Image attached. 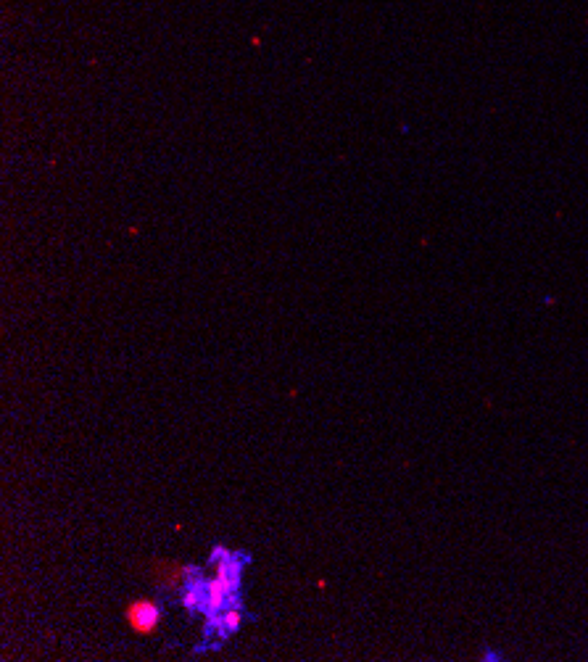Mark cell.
<instances>
[{"mask_svg": "<svg viewBox=\"0 0 588 662\" xmlns=\"http://www.w3.org/2000/svg\"><path fill=\"white\" fill-rule=\"evenodd\" d=\"M204 599H206V581L204 578H198V575H193V581L185 583V589H182V604H185L188 610H201Z\"/></svg>", "mask_w": 588, "mask_h": 662, "instance_id": "cell-3", "label": "cell"}, {"mask_svg": "<svg viewBox=\"0 0 588 662\" xmlns=\"http://www.w3.org/2000/svg\"><path fill=\"white\" fill-rule=\"evenodd\" d=\"M124 618H127V626L135 633H140V636H151V633L159 631L161 626L159 604L151 602V599H135V602L124 610Z\"/></svg>", "mask_w": 588, "mask_h": 662, "instance_id": "cell-1", "label": "cell"}, {"mask_svg": "<svg viewBox=\"0 0 588 662\" xmlns=\"http://www.w3.org/2000/svg\"><path fill=\"white\" fill-rule=\"evenodd\" d=\"M240 623H243V610H240V604H227L225 610L219 612L217 618L211 620L209 628H214L217 631L219 639H227L230 633H235L240 628Z\"/></svg>", "mask_w": 588, "mask_h": 662, "instance_id": "cell-2", "label": "cell"}]
</instances>
